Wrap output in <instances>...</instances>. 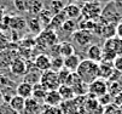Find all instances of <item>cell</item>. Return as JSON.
<instances>
[{"mask_svg":"<svg viewBox=\"0 0 122 114\" xmlns=\"http://www.w3.org/2000/svg\"><path fill=\"white\" fill-rule=\"evenodd\" d=\"M44 9V5L40 0H30V5H29V10H28V13L33 15L34 17L41 12V10Z\"/></svg>","mask_w":122,"mask_h":114,"instance_id":"27","label":"cell"},{"mask_svg":"<svg viewBox=\"0 0 122 114\" xmlns=\"http://www.w3.org/2000/svg\"><path fill=\"white\" fill-rule=\"evenodd\" d=\"M63 12L65 13L68 20L75 21L77 18H81V7L76 4H66Z\"/></svg>","mask_w":122,"mask_h":114,"instance_id":"15","label":"cell"},{"mask_svg":"<svg viewBox=\"0 0 122 114\" xmlns=\"http://www.w3.org/2000/svg\"><path fill=\"white\" fill-rule=\"evenodd\" d=\"M9 27L13 30H23L27 27V21L21 16H10Z\"/></svg>","mask_w":122,"mask_h":114,"instance_id":"20","label":"cell"},{"mask_svg":"<svg viewBox=\"0 0 122 114\" xmlns=\"http://www.w3.org/2000/svg\"><path fill=\"white\" fill-rule=\"evenodd\" d=\"M100 17L105 21L107 23H114V24H117L121 18H122V13L120 12L118 10V6H117V3H114V1H110L105 5L102 10V15Z\"/></svg>","mask_w":122,"mask_h":114,"instance_id":"2","label":"cell"},{"mask_svg":"<svg viewBox=\"0 0 122 114\" xmlns=\"http://www.w3.org/2000/svg\"><path fill=\"white\" fill-rule=\"evenodd\" d=\"M24 106H25V100L24 98H22V97L17 96V95H15V96L11 97V100H10V107L16 113H20V114L23 113Z\"/></svg>","mask_w":122,"mask_h":114,"instance_id":"19","label":"cell"},{"mask_svg":"<svg viewBox=\"0 0 122 114\" xmlns=\"http://www.w3.org/2000/svg\"><path fill=\"white\" fill-rule=\"evenodd\" d=\"M86 55H87V60L99 63V62H102V58H103V49L97 44H92L87 49Z\"/></svg>","mask_w":122,"mask_h":114,"instance_id":"10","label":"cell"},{"mask_svg":"<svg viewBox=\"0 0 122 114\" xmlns=\"http://www.w3.org/2000/svg\"><path fill=\"white\" fill-rule=\"evenodd\" d=\"M71 38L80 46H87L92 41V33H90L87 30H83V29H76L71 34Z\"/></svg>","mask_w":122,"mask_h":114,"instance_id":"8","label":"cell"},{"mask_svg":"<svg viewBox=\"0 0 122 114\" xmlns=\"http://www.w3.org/2000/svg\"><path fill=\"white\" fill-rule=\"evenodd\" d=\"M114 72H115V69L112 67V63L104 62V61L98 63V78L99 79H103L107 81L112 76Z\"/></svg>","mask_w":122,"mask_h":114,"instance_id":"9","label":"cell"},{"mask_svg":"<svg viewBox=\"0 0 122 114\" xmlns=\"http://www.w3.org/2000/svg\"><path fill=\"white\" fill-rule=\"evenodd\" d=\"M64 68V58L61 56L57 57H51V66H50V71L58 73L59 71H62Z\"/></svg>","mask_w":122,"mask_h":114,"instance_id":"26","label":"cell"},{"mask_svg":"<svg viewBox=\"0 0 122 114\" xmlns=\"http://www.w3.org/2000/svg\"><path fill=\"white\" fill-rule=\"evenodd\" d=\"M88 93L92 98H99L108 93V83L103 79H97L88 85Z\"/></svg>","mask_w":122,"mask_h":114,"instance_id":"6","label":"cell"},{"mask_svg":"<svg viewBox=\"0 0 122 114\" xmlns=\"http://www.w3.org/2000/svg\"><path fill=\"white\" fill-rule=\"evenodd\" d=\"M7 45H9V40H7L6 35L0 32V50H1V49H5Z\"/></svg>","mask_w":122,"mask_h":114,"instance_id":"35","label":"cell"},{"mask_svg":"<svg viewBox=\"0 0 122 114\" xmlns=\"http://www.w3.org/2000/svg\"><path fill=\"white\" fill-rule=\"evenodd\" d=\"M118 109H120V113L122 114V103H121V104L118 106Z\"/></svg>","mask_w":122,"mask_h":114,"instance_id":"39","label":"cell"},{"mask_svg":"<svg viewBox=\"0 0 122 114\" xmlns=\"http://www.w3.org/2000/svg\"><path fill=\"white\" fill-rule=\"evenodd\" d=\"M102 49L104 51H110V52L115 54L116 56H122V39H120L117 37L108 39V40H105Z\"/></svg>","mask_w":122,"mask_h":114,"instance_id":"7","label":"cell"},{"mask_svg":"<svg viewBox=\"0 0 122 114\" xmlns=\"http://www.w3.org/2000/svg\"><path fill=\"white\" fill-rule=\"evenodd\" d=\"M80 1H82L83 4H87V3H92V1H96V0H80Z\"/></svg>","mask_w":122,"mask_h":114,"instance_id":"37","label":"cell"},{"mask_svg":"<svg viewBox=\"0 0 122 114\" xmlns=\"http://www.w3.org/2000/svg\"><path fill=\"white\" fill-rule=\"evenodd\" d=\"M58 46H59V55H61V57L65 58V57H69L71 55H75V49L69 41L58 43Z\"/></svg>","mask_w":122,"mask_h":114,"instance_id":"22","label":"cell"},{"mask_svg":"<svg viewBox=\"0 0 122 114\" xmlns=\"http://www.w3.org/2000/svg\"><path fill=\"white\" fill-rule=\"evenodd\" d=\"M52 17H53V15H52V12H51L50 10H47V9H42V10H41V12L38 15V20H39L40 26H41L42 29L48 28Z\"/></svg>","mask_w":122,"mask_h":114,"instance_id":"21","label":"cell"},{"mask_svg":"<svg viewBox=\"0 0 122 114\" xmlns=\"http://www.w3.org/2000/svg\"><path fill=\"white\" fill-rule=\"evenodd\" d=\"M112 98H114V97L108 92V93H105V95H103L102 97H99V98H97V101H98L99 106H102V107H108V106L111 104Z\"/></svg>","mask_w":122,"mask_h":114,"instance_id":"32","label":"cell"},{"mask_svg":"<svg viewBox=\"0 0 122 114\" xmlns=\"http://www.w3.org/2000/svg\"><path fill=\"white\" fill-rule=\"evenodd\" d=\"M102 5L98 0L92 3L83 4L81 7V18L82 20H90V21H96L97 18L100 17L102 15Z\"/></svg>","mask_w":122,"mask_h":114,"instance_id":"3","label":"cell"},{"mask_svg":"<svg viewBox=\"0 0 122 114\" xmlns=\"http://www.w3.org/2000/svg\"><path fill=\"white\" fill-rule=\"evenodd\" d=\"M10 71H11L12 74L20 76V75L25 74L28 69H27V64H25L24 61H22V60H20V58H16V60H13V61L11 62V64H10Z\"/></svg>","mask_w":122,"mask_h":114,"instance_id":"16","label":"cell"},{"mask_svg":"<svg viewBox=\"0 0 122 114\" xmlns=\"http://www.w3.org/2000/svg\"><path fill=\"white\" fill-rule=\"evenodd\" d=\"M76 74L79 78L83 81L85 84L90 85L94 80L99 79L98 78V63L90 61V60H81L79 68L76 71Z\"/></svg>","mask_w":122,"mask_h":114,"instance_id":"1","label":"cell"},{"mask_svg":"<svg viewBox=\"0 0 122 114\" xmlns=\"http://www.w3.org/2000/svg\"><path fill=\"white\" fill-rule=\"evenodd\" d=\"M16 95L22 97L24 100H28L33 96V85L27 83V81H22L17 85L16 87Z\"/></svg>","mask_w":122,"mask_h":114,"instance_id":"13","label":"cell"},{"mask_svg":"<svg viewBox=\"0 0 122 114\" xmlns=\"http://www.w3.org/2000/svg\"><path fill=\"white\" fill-rule=\"evenodd\" d=\"M30 0H13V6L20 12H28Z\"/></svg>","mask_w":122,"mask_h":114,"instance_id":"30","label":"cell"},{"mask_svg":"<svg viewBox=\"0 0 122 114\" xmlns=\"http://www.w3.org/2000/svg\"><path fill=\"white\" fill-rule=\"evenodd\" d=\"M39 83H40L47 91L58 90V87H59V85H61L59 79H58V74H57L56 72H52V71H46V72L41 73Z\"/></svg>","mask_w":122,"mask_h":114,"instance_id":"4","label":"cell"},{"mask_svg":"<svg viewBox=\"0 0 122 114\" xmlns=\"http://www.w3.org/2000/svg\"><path fill=\"white\" fill-rule=\"evenodd\" d=\"M112 67L116 72L122 74V56H116L115 60L112 61Z\"/></svg>","mask_w":122,"mask_h":114,"instance_id":"33","label":"cell"},{"mask_svg":"<svg viewBox=\"0 0 122 114\" xmlns=\"http://www.w3.org/2000/svg\"><path fill=\"white\" fill-rule=\"evenodd\" d=\"M76 28H77V24H76V21H73V20H66L64 23H63V26H62V30H64L65 33H70V34H73L74 32L76 30Z\"/></svg>","mask_w":122,"mask_h":114,"instance_id":"31","label":"cell"},{"mask_svg":"<svg viewBox=\"0 0 122 114\" xmlns=\"http://www.w3.org/2000/svg\"><path fill=\"white\" fill-rule=\"evenodd\" d=\"M100 37H103L105 40L115 38L116 37V24H114V23H105L103 26Z\"/></svg>","mask_w":122,"mask_h":114,"instance_id":"23","label":"cell"},{"mask_svg":"<svg viewBox=\"0 0 122 114\" xmlns=\"http://www.w3.org/2000/svg\"><path fill=\"white\" fill-rule=\"evenodd\" d=\"M66 20H68V18H66V16H65V13H64L63 11L59 12V13H57V15H53V17H52V20H51V23H50L48 28L52 29V30H55V32H57L58 29L62 28L63 23H64Z\"/></svg>","mask_w":122,"mask_h":114,"instance_id":"18","label":"cell"},{"mask_svg":"<svg viewBox=\"0 0 122 114\" xmlns=\"http://www.w3.org/2000/svg\"><path fill=\"white\" fill-rule=\"evenodd\" d=\"M65 7V4L62 0H52L50 4V11L52 12V15H57L59 12H62Z\"/></svg>","mask_w":122,"mask_h":114,"instance_id":"29","label":"cell"},{"mask_svg":"<svg viewBox=\"0 0 122 114\" xmlns=\"http://www.w3.org/2000/svg\"><path fill=\"white\" fill-rule=\"evenodd\" d=\"M116 37L122 39V22H118L116 24Z\"/></svg>","mask_w":122,"mask_h":114,"instance_id":"36","label":"cell"},{"mask_svg":"<svg viewBox=\"0 0 122 114\" xmlns=\"http://www.w3.org/2000/svg\"><path fill=\"white\" fill-rule=\"evenodd\" d=\"M42 114H59V110L57 107L45 106V109H42Z\"/></svg>","mask_w":122,"mask_h":114,"instance_id":"34","label":"cell"},{"mask_svg":"<svg viewBox=\"0 0 122 114\" xmlns=\"http://www.w3.org/2000/svg\"><path fill=\"white\" fill-rule=\"evenodd\" d=\"M58 35H57V32L52 30L50 28L42 29L40 33L36 37V43L40 44L41 46L45 47H51L56 44H58Z\"/></svg>","mask_w":122,"mask_h":114,"instance_id":"5","label":"cell"},{"mask_svg":"<svg viewBox=\"0 0 122 114\" xmlns=\"http://www.w3.org/2000/svg\"><path fill=\"white\" fill-rule=\"evenodd\" d=\"M57 91H58V93L61 95V97H62V100H63V101L73 100L74 97H75L73 89H71V87H69V86H66V85H59V87H58Z\"/></svg>","mask_w":122,"mask_h":114,"instance_id":"25","label":"cell"},{"mask_svg":"<svg viewBox=\"0 0 122 114\" xmlns=\"http://www.w3.org/2000/svg\"><path fill=\"white\" fill-rule=\"evenodd\" d=\"M68 4H75L76 1H79V0H66Z\"/></svg>","mask_w":122,"mask_h":114,"instance_id":"38","label":"cell"},{"mask_svg":"<svg viewBox=\"0 0 122 114\" xmlns=\"http://www.w3.org/2000/svg\"><path fill=\"white\" fill-rule=\"evenodd\" d=\"M110 1H114V3H120L121 0H110Z\"/></svg>","mask_w":122,"mask_h":114,"instance_id":"40","label":"cell"},{"mask_svg":"<svg viewBox=\"0 0 122 114\" xmlns=\"http://www.w3.org/2000/svg\"><path fill=\"white\" fill-rule=\"evenodd\" d=\"M80 62H81V58L76 54L69 56V57H65L64 58V69H66L69 73H76Z\"/></svg>","mask_w":122,"mask_h":114,"instance_id":"14","label":"cell"},{"mask_svg":"<svg viewBox=\"0 0 122 114\" xmlns=\"http://www.w3.org/2000/svg\"><path fill=\"white\" fill-rule=\"evenodd\" d=\"M34 66H35V68L44 73L46 71H50V66H51V57H48L47 55H38L35 57V60H34Z\"/></svg>","mask_w":122,"mask_h":114,"instance_id":"11","label":"cell"},{"mask_svg":"<svg viewBox=\"0 0 122 114\" xmlns=\"http://www.w3.org/2000/svg\"><path fill=\"white\" fill-rule=\"evenodd\" d=\"M62 102H63V100H62V97L57 90L47 91V93L45 96V100H44L45 106H50V107H58Z\"/></svg>","mask_w":122,"mask_h":114,"instance_id":"12","label":"cell"},{"mask_svg":"<svg viewBox=\"0 0 122 114\" xmlns=\"http://www.w3.org/2000/svg\"><path fill=\"white\" fill-rule=\"evenodd\" d=\"M27 26H28V28L33 32V33H36V34H39L40 32L42 30L38 17H34V16H33V17H30V18L27 21Z\"/></svg>","mask_w":122,"mask_h":114,"instance_id":"28","label":"cell"},{"mask_svg":"<svg viewBox=\"0 0 122 114\" xmlns=\"http://www.w3.org/2000/svg\"><path fill=\"white\" fill-rule=\"evenodd\" d=\"M46 93H47V90H46L40 83L33 85V96H31L33 98H35L36 101H40V100H41V101L44 102Z\"/></svg>","mask_w":122,"mask_h":114,"instance_id":"24","label":"cell"},{"mask_svg":"<svg viewBox=\"0 0 122 114\" xmlns=\"http://www.w3.org/2000/svg\"><path fill=\"white\" fill-rule=\"evenodd\" d=\"M41 109V106H40V102L36 101L35 98H30L25 100V106H24V110H23V114H38Z\"/></svg>","mask_w":122,"mask_h":114,"instance_id":"17","label":"cell"}]
</instances>
